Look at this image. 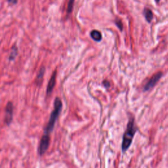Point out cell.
Instances as JSON below:
<instances>
[{"instance_id": "1", "label": "cell", "mask_w": 168, "mask_h": 168, "mask_svg": "<svg viewBox=\"0 0 168 168\" xmlns=\"http://www.w3.org/2000/svg\"><path fill=\"white\" fill-rule=\"evenodd\" d=\"M136 126L133 118H131L127 124V127L122 140V151L126 152L129 148L133 141V137L136 133Z\"/></svg>"}, {"instance_id": "2", "label": "cell", "mask_w": 168, "mask_h": 168, "mask_svg": "<svg viewBox=\"0 0 168 168\" xmlns=\"http://www.w3.org/2000/svg\"><path fill=\"white\" fill-rule=\"evenodd\" d=\"M62 106H63V104L62 102H61V100L59 98L57 97L55 100L54 109L51 112L49 120L46 128H45V134L49 135V133L53 131L55 124L56 123V121L60 114L61 109H62Z\"/></svg>"}, {"instance_id": "3", "label": "cell", "mask_w": 168, "mask_h": 168, "mask_svg": "<svg viewBox=\"0 0 168 168\" xmlns=\"http://www.w3.org/2000/svg\"><path fill=\"white\" fill-rule=\"evenodd\" d=\"M50 143V137L49 135L45 134L44 136H42L40 145H39V154L43 155L45 154V152L47 151L49 146Z\"/></svg>"}, {"instance_id": "4", "label": "cell", "mask_w": 168, "mask_h": 168, "mask_svg": "<svg viewBox=\"0 0 168 168\" xmlns=\"http://www.w3.org/2000/svg\"><path fill=\"white\" fill-rule=\"evenodd\" d=\"M161 76H162V73L160 72H159L156 73V74H154L151 79H149V81L147 82V84L145 85L144 90L148 91L149 89H152V88L157 84V82L158 81L159 79L161 78Z\"/></svg>"}, {"instance_id": "5", "label": "cell", "mask_w": 168, "mask_h": 168, "mask_svg": "<svg viewBox=\"0 0 168 168\" xmlns=\"http://www.w3.org/2000/svg\"><path fill=\"white\" fill-rule=\"evenodd\" d=\"M13 105L11 102H9L6 106L5 108V121L6 124L9 125L12 120H13Z\"/></svg>"}, {"instance_id": "6", "label": "cell", "mask_w": 168, "mask_h": 168, "mask_svg": "<svg viewBox=\"0 0 168 168\" xmlns=\"http://www.w3.org/2000/svg\"><path fill=\"white\" fill-rule=\"evenodd\" d=\"M56 76H57V72L55 71L53 72V74H52L50 80L49 81V84H48L47 87V94L48 95H49L52 93V91H53L54 89L55 85Z\"/></svg>"}, {"instance_id": "7", "label": "cell", "mask_w": 168, "mask_h": 168, "mask_svg": "<svg viewBox=\"0 0 168 168\" xmlns=\"http://www.w3.org/2000/svg\"><path fill=\"white\" fill-rule=\"evenodd\" d=\"M91 37L93 38V40L96 41H100L102 39V35L98 30H93L91 32Z\"/></svg>"}, {"instance_id": "8", "label": "cell", "mask_w": 168, "mask_h": 168, "mask_svg": "<svg viewBox=\"0 0 168 168\" xmlns=\"http://www.w3.org/2000/svg\"><path fill=\"white\" fill-rule=\"evenodd\" d=\"M144 15L145 17L146 20L148 21V23L151 22V20H152V18H153V13L151 9H149L146 8L144 10Z\"/></svg>"}, {"instance_id": "9", "label": "cell", "mask_w": 168, "mask_h": 168, "mask_svg": "<svg viewBox=\"0 0 168 168\" xmlns=\"http://www.w3.org/2000/svg\"><path fill=\"white\" fill-rule=\"evenodd\" d=\"M45 67L44 66L41 67L40 70H39V72L37 76V84L38 85H40L41 84L42 79H43V78H44V76L45 74Z\"/></svg>"}, {"instance_id": "10", "label": "cell", "mask_w": 168, "mask_h": 168, "mask_svg": "<svg viewBox=\"0 0 168 168\" xmlns=\"http://www.w3.org/2000/svg\"><path fill=\"white\" fill-rule=\"evenodd\" d=\"M18 53V49L16 45H14V46L11 48V53H10V56H9V59L11 60H13L15 58H16Z\"/></svg>"}, {"instance_id": "11", "label": "cell", "mask_w": 168, "mask_h": 168, "mask_svg": "<svg viewBox=\"0 0 168 168\" xmlns=\"http://www.w3.org/2000/svg\"><path fill=\"white\" fill-rule=\"evenodd\" d=\"M74 3V0H69L68 4V8H67V12H68V14L71 13L72 11Z\"/></svg>"}, {"instance_id": "12", "label": "cell", "mask_w": 168, "mask_h": 168, "mask_svg": "<svg viewBox=\"0 0 168 168\" xmlns=\"http://www.w3.org/2000/svg\"><path fill=\"white\" fill-rule=\"evenodd\" d=\"M116 25L118 28L121 30L122 28H123V24H122L121 21L120 19H117L116 21Z\"/></svg>"}, {"instance_id": "13", "label": "cell", "mask_w": 168, "mask_h": 168, "mask_svg": "<svg viewBox=\"0 0 168 168\" xmlns=\"http://www.w3.org/2000/svg\"><path fill=\"white\" fill-rule=\"evenodd\" d=\"M103 84H104V85H105L106 87H110V83H109V81H104Z\"/></svg>"}, {"instance_id": "14", "label": "cell", "mask_w": 168, "mask_h": 168, "mask_svg": "<svg viewBox=\"0 0 168 168\" xmlns=\"http://www.w3.org/2000/svg\"><path fill=\"white\" fill-rule=\"evenodd\" d=\"M8 1L10 3V4H17V0H8Z\"/></svg>"}, {"instance_id": "15", "label": "cell", "mask_w": 168, "mask_h": 168, "mask_svg": "<svg viewBox=\"0 0 168 168\" xmlns=\"http://www.w3.org/2000/svg\"><path fill=\"white\" fill-rule=\"evenodd\" d=\"M159 1H160V0H156V2H158Z\"/></svg>"}]
</instances>
